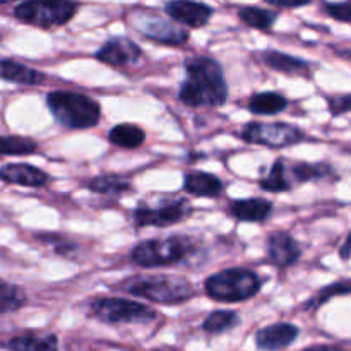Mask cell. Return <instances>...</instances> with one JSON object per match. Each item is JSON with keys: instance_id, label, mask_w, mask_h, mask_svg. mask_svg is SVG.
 <instances>
[{"instance_id": "1", "label": "cell", "mask_w": 351, "mask_h": 351, "mask_svg": "<svg viewBox=\"0 0 351 351\" xmlns=\"http://www.w3.org/2000/svg\"><path fill=\"white\" fill-rule=\"evenodd\" d=\"M185 79L178 88V99L191 108H219L228 101V82L216 58L192 55L184 62Z\"/></svg>"}, {"instance_id": "2", "label": "cell", "mask_w": 351, "mask_h": 351, "mask_svg": "<svg viewBox=\"0 0 351 351\" xmlns=\"http://www.w3.org/2000/svg\"><path fill=\"white\" fill-rule=\"evenodd\" d=\"M201 250V240L191 235H170L165 239L143 240L132 247L130 263L139 267H165L184 264Z\"/></svg>"}, {"instance_id": "3", "label": "cell", "mask_w": 351, "mask_h": 351, "mask_svg": "<svg viewBox=\"0 0 351 351\" xmlns=\"http://www.w3.org/2000/svg\"><path fill=\"white\" fill-rule=\"evenodd\" d=\"M119 288L132 297L161 305H182L195 297L194 285L173 274H141L122 281Z\"/></svg>"}, {"instance_id": "4", "label": "cell", "mask_w": 351, "mask_h": 351, "mask_svg": "<svg viewBox=\"0 0 351 351\" xmlns=\"http://www.w3.org/2000/svg\"><path fill=\"white\" fill-rule=\"evenodd\" d=\"M55 122L71 130L93 129L101 120V105L96 98L82 93L55 89L45 98Z\"/></svg>"}, {"instance_id": "5", "label": "cell", "mask_w": 351, "mask_h": 351, "mask_svg": "<svg viewBox=\"0 0 351 351\" xmlns=\"http://www.w3.org/2000/svg\"><path fill=\"white\" fill-rule=\"evenodd\" d=\"M263 288V280L249 267H228L206 278L204 293L221 304H239L256 297Z\"/></svg>"}, {"instance_id": "6", "label": "cell", "mask_w": 351, "mask_h": 351, "mask_svg": "<svg viewBox=\"0 0 351 351\" xmlns=\"http://www.w3.org/2000/svg\"><path fill=\"white\" fill-rule=\"evenodd\" d=\"M89 315L108 326L149 324L158 312L151 305L120 297H99L89 302Z\"/></svg>"}, {"instance_id": "7", "label": "cell", "mask_w": 351, "mask_h": 351, "mask_svg": "<svg viewBox=\"0 0 351 351\" xmlns=\"http://www.w3.org/2000/svg\"><path fill=\"white\" fill-rule=\"evenodd\" d=\"M79 7L81 5L77 2H65V0H50V2L29 0V2L17 3L12 14L19 23L48 31L71 23Z\"/></svg>"}, {"instance_id": "8", "label": "cell", "mask_w": 351, "mask_h": 351, "mask_svg": "<svg viewBox=\"0 0 351 351\" xmlns=\"http://www.w3.org/2000/svg\"><path fill=\"white\" fill-rule=\"evenodd\" d=\"M192 204L185 197H163L156 202L141 201L132 211L136 228H168L192 215Z\"/></svg>"}, {"instance_id": "9", "label": "cell", "mask_w": 351, "mask_h": 351, "mask_svg": "<svg viewBox=\"0 0 351 351\" xmlns=\"http://www.w3.org/2000/svg\"><path fill=\"white\" fill-rule=\"evenodd\" d=\"M240 139L256 146L285 149L307 139L300 127L288 122H249L240 130Z\"/></svg>"}, {"instance_id": "10", "label": "cell", "mask_w": 351, "mask_h": 351, "mask_svg": "<svg viewBox=\"0 0 351 351\" xmlns=\"http://www.w3.org/2000/svg\"><path fill=\"white\" fill-rule=\"evenodd\" d=\"M130 23L147 40L167 47H182L191 38V33L185 27L156 16L154 12H132Z\"/></svg>"}, {"instance_id": "11", "label": "cell", "mask_w": 351, "mask_h": 351, "mask_svg": "<svg viewBox=\"0 0 351 351\" xmlns=\"http://www.w3.org/2000/svg\"><path fill=\"white\" fill-rule=\"evenodd\" d=\"M143 57V48L127 36H113L95 51V58L113 69H123L136 64Z\"/></svg>"}, {"instance_id": "12", "label": "cell", "mask_w": 351, "mask_h": 351, "mask_svg": "<svg viewBox=\"0 0 351 351\" xmlns=\"http://www.w3.org/2000/svg\"><path fill=\"white\" fill-rule=\"evenodd\" d=\"M165 12L175 24L201 29L211 23L215 9L204 2H191V0H170L165 3Z\"/></svg>"}, {"instance_id": "13", "label": "cell", "mask_w": 351, "mask_h": 351, "mask_svg": "<svg viewBox=\"0 0 351 351\" xmlns=\"http://www.w3.org/2000/svg\"><path fill=\"white\" fill-rule=\"evenodd\" d=\"M267 261L278 269H288L295 266L302 257V247L298 240L288 232H273L266 240Z\"/></svg>"}, {"instance_id": "14", "label": "cell", "mask_w": 351, "mask_h": 351, "mask_svg": "<svg viewBox=\"0 0 351 351\" xmlns=\"http://www.w3.org/2000/svg\"><path fill=\"white\" fill-rule=\"evenodd\" d=\"M300 336V328L291 322H274L256 332V346L261 351H281L287 350L297 341Z\"/></svg>"}, {"instance_id": "15", "label": "cell", "mask_w": 351, "mask_h": 351, "mask_svg": "<svg viewBox=\"0 0 351 351\" xmlns=\"http://www.w3.org/2000/svg\"><path fill=\"white\" fill-rule=\"evenodd\" d=\"M50 175L29 163H7L0 167V180L27 189H41L50 182Z\"/></svg>"}, {"instance_id": "16", "label": "cell", "mask_w": 351, "mask_h": 351, "mask_svg": "<svg viewBox=\"0 0 351 351\" xmlns=\"http://www.w3.org/2000/svg\"><path fill=\"white\" fill-rule=\"evenodd\" d=\"M274 204L264 197L235 199L230 202L228 213L242 223H266L273 215Z\"/></svg>"}, {"instance_id": "17", "label": "cell", "mask_w": 351, "mask_h": 351, "mask_svg": "<svg viewBox=\"0 0 351 351\" xmlns=\"http://www.w3.org/2000/svg\"><path fill=\"white\" fill-rule=\"evenodd\" d=\"M225 189L221 178L215 173L202 170H191L184 173V191L195 197H219Z\"/></svg>"}, {"instance_id": "18", "label": "cell", "mask_w": 351, "mask_h": 351, "mask_svg": "<svg viewBox=\"0 0 351 351\" xmlns=\"http://www.w3.org/2000/svg\"><path fill=\"white\" fill-rule=\"evenodd\" d=\"M0 77L3 81L24 86H41L47 81V74L40 69L29 67L14 58H0Z\"/></svg>"}, {"instance_id": "19", "label": "cell", "mask_w": 351, "mask_h": 351, "mask_svg": "<svg viewBox=\"0 0 351 351\" xmlns=\"http://www.w3.org/2000/svg\"><path fill=\"white\" fill-rule=\"evenodd\" d=\"M2 346L9 351H58V338L51 332L40 335L34 331H24L14 335Z\"/></svg>"}, {"instance_id": "20", "label": "cell", "mask_w": 351, "mask_h": 351, "mask_svg": "<svg viewBox=\"0 0 351 351\" xmlns=\"http://www.w3.org/2000/svg\"><path fill=\"white\" fill-rule=\"evenodd\" d=\"M261 58L269 69L287 75H307L311 71V64L307 60L280 50H264Z\"/></svg>"}, {"instance_id": "21", "label": "cell", "mask_w": 351, "mask_h": 351, "mask_svg": "<svg viewBox=\"0 0 351 351\" xmlns=\"http://www.w3.org/2000/svg\"><path fill=\"white\" fill-rule=\"evenodd\" d=\"M261 189L266 192H273V194H281V192H290L295 189L293 177H291L290 170V160L287 158H278L273 163L271 170L264 178L259 182Z\"/></svg>"}, {"instance_id": "22", "label": "cell", "mask_w": 351, "mask_h": 351, "mask_svg": "<svg viewBox=\"0 0 351 351\" xmlns=\"http://www.w3.org/2000/svg\"><path fill=\"white\" fill-rule=\"evenodd\" d=\"M290 101L278 91L254 93L247 101V108L254 115H278L288 108Z\"/></svg>"}, {"instance_id": "23", "label": "cell", "mask_w": 351, "mask_h": 351, "mask_svg": "<svg viewBox=\"0 0 351 351\" xmlns=\"http://www.w3.org/2000/svg\"><path fill=\"white\" fill-rule=\"evenodd\" d=\"M144 141H146V132L136 123H117L108 132V143L120 149H139Z\"/></svg>"}, {"instance_id": "24", "label": "cell", "mask_w": 351, "mask_h": 351, "mask_svg": "<svg viewBox=\"0 0 351 351\" xmlns=\"http://www.w3.org/2000/svg\"><path fill=\"white\" fill-rule=\"evenodd\" d=\"M86 187L95 194L101 195H123L132 191V184L127 178L113 173L98 175V177L86 182Z\"/></svg>"}, {"instance_id": "25", "label": "cell", "mask_w": 351, "mask_h": 351, "mask_svg": "<svg viewBox=\"0 0 351 351\" xmlns=\"http://www.w3.org/2000/svg\"><path fill=\"white\" fill-rule=\"evenodd\" d=\"M278 17H280V12H276V10L263 9V7L256 5H245L239 10V19L242 21L245 26L259 31L273 29Z\"/></svg>"}, {"instance_id": "26", "label": "cell", "mask_w": 351, "mask_h": 351, "mask_svg": "<svg viewBox=\"0 0 351 351\" xmlns=\"http://www.w3.org/2000/svg\"><path fill=\"white\" fill-rule=\"evenodd\" d=\"M240 315L235 311H215L202 321L201 329L208 335H223L232 329H235L240 324Z\"/></svg>"}, {"instance_id": "27", "label": "cell", "mask_w": 351, "mask_h": 351, "mask_svg": "<svg viewBox=\"0 0 351 351\" xmlns=\"http://www.w3.org/2000/svg\"><path fill=\"white\" fill-rule=\"evenodd\" d=\"M26 304L27 295L23 288L5 280H0V315L14 314L26 307Z\"/></svg>"}, {"instance_id": "28", "label": "cell", "mask_w": 351, "mask_h": 351, "mask_svg": "<svg viewBox=\"0 0 351 351\" xmlns=\"http://www.w3.org/2000/svg\"><path fill=\"white\" fill-rule=\"evenodd\" d=\"M40 153V144L29 137L0 136V156H31Z\"/></svg>"}, {"instance_id": "29", "label": "cell", "mask_w": 351, "mask_h": 351, "mask_svg": "<svg viewBox=\"0 0 351 351\" xmlns=\"http://www.w3.org/2000/svg\"><path fill=\"white\" fill-rule=\"evenodd\" d=\"M350 280H341V281H335V283L328 285V287H324L322 290H319L317 293L314 295V297L311 298V300L305 302L304 308L305 311H311V312H315L317 308H321L322 305L328 304L331 298L335 297H348L350 295Z\"/></svg>"}, {"instance_id": "30", "label": "cell", "mask_w": 351, "mask_h": 351, "mask_svg": "<svg viewBox=\"0 0 351 351\" xmlns=\"http://www.w3.org/2000/svg\"><path fill=\"white\" fill-rule=\"evenodd\" d=\"M36 240L43 245L50 247L55 256L64 257V259H74L75 254L79 252L77 243L60 233H38Z\"/></svg>"}, {"instance_id": "31", "label": "cell", "mask_w": 351, "mask_h": 351, "mask_svg": "<svg viewBox=\"0 0 351 351\" xmlns=\"http://www.w3.org/2000/svg\"><path fill=\"white\" fill-rule=\"evenodd\" d=\"M322 9L335 21H339V23L345 24L350 23V2H324L322 3Z\"/></svg>"}, {"instance_id": "32", "label": "cell", "mask_w": 351, "mask_h": 351, "mask_svg": "<svg viewBox=\"0 0 351 351\" xmlns=\"http://www.w3.org/2000/svg\"><path fill=\"white\" fill-rule=\"evenodd\" d=\"M329 112H331L332 117L345 115V113L350 112L351 108V95H341V96H329Z\"/></svg>"}, {"instance_id": "33", "label": "cell", "mask_w": 351, "mask_h": 351, "mask_svg": "<svg viewBox=\"0 0 351 351\" xmlns=\"http://www.w3.org/2000/svg\"><path fill=\"white\" fill-rule=\"evenodd\" d=\"M271 7H276V9H300L311 3V0H293V2H288V0H266Z\"/></svg>"}, {"instance_id": "34", "label": "cell", "mask_w": 351, "mask_h": 351, "mask_svg": "<svg viewBox=\"0 0 351 351\" xmlns=\"http://www.w3.org/2000/svg\"><path fill=\"white\" fill-rule=\"evenodd\" d=\"M304 351H348L346 348H341L338 345H314V346H308Z\"/></svg>"}, {"instance_id": "35", "label": "cell", "mask_w": 351, "mask_h": 351, "mask_svg": "<svg viewBox=\"0 0 351 351\" xmlns=\"http://www.w3.org/2000/svg\"><path fill=\"white\" fill-rule=\"evenodd\" d=\"M339 256H341L343 261L350 259V235H346L345 242H343V245H341V250H339Z\"/></svg>"}]
</instances>
